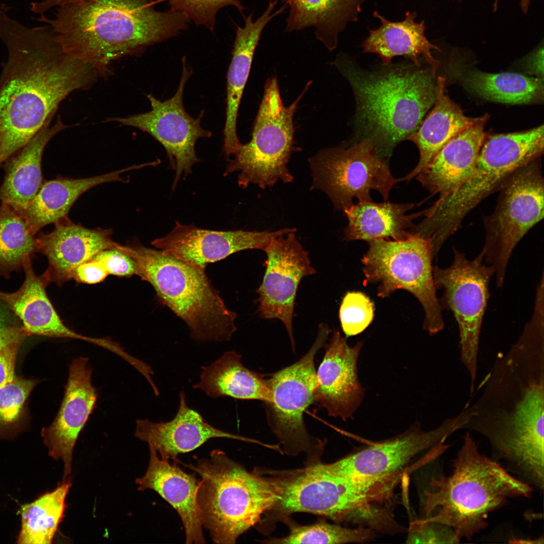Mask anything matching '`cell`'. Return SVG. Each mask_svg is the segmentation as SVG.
I'll return each mask as SVG.
<instances>
[{"label":"cell","instance_id":"6da1fadb","mask_svg":"<svg viewBox=\"0 0 544 544\" xmlns=\"http://www.w3.org/2000/svg\"><path fill=\"white\" fill-rule=\"evenodd\" d=\"M544 315L533 312L520 336L499 353L462 429L477 432L522 481L544 483Z\"/></svg>","mask_w":544,"mask_h":544},{"label":"cell","instance_id":"7a4b0ae2","mask_svg":"<svg viewBox=\"0 0 544 544\" xmlns=\"http://www.w3.org/2000/svg\"><path fill=\"white\" fill-rule=\"evenodd\" d=\"M0 5V39L7 50L0 77V167L54 116L71 93L99 75L66 53L48 26L27 27Z\"/></svg>","mask_w":544,"mask_h":544},{"label":"cell","instance_id":"3957f363","mask_svg":"<svg viewBox=\"0 0 544 544\" xmlns=\"http://www.w3.org/2000/svg\"><path fill=\"white\" fill-rule=\"evenodd\" d=\"M48 24L63 50L103 77L114 60L177 35L188 19L156 11L148 0H66Z\"/></svg>","mask_w":544,"mask_h":544},{"label":"cell","instance_id":"277c9868","mask_svg":"<svg viewBox=\"0 0 544 544\" xmlns=\"http://www.w3.org/2000/svg\"><path fill=\"white\" fill-rule=\"evenodd\" d=\"M334 64L349 82L357 102L360 138L368 139L386 159L418 128L436 99L431 70L396 65L370 72L337 56Z\"/></svg>","mask_w":544,"mask_h":544},{"label":"cell","instance_id":"5b68a950","mask_svg":"<svg viewBox=\"0 0 544 544\" xmlns=\"http://www.w3.org/2000/svg\"><path fill=\"white\" fill-rule=\"evenodd\" d=\"M448 476L433 478L425 492L426 517L418 524L450 528L458 542L468 540L488 525L491 512L515 497H528L533 488L512 475L500 463L482 454L470 432L452 463Z\"/></svg>","mask_w":544,"mask_h":544},{"label":"cell","instance_id":"8992f818","mask_svg":"<svg viewBox=\"0 0 544 544\" xmlns=\"http://www.w3.org/2000/svg\"><path fill=\"white\" fill-rule=\"evenodd\" d=\"M543 125L519 132L486 135L468 178L426 210L415 231L428 239L437 253L460 227L465 216L486 197L499 190L517 169L541 156Z\"/></svg>","mask_w":544,"mask_h":544},{"label":"cell","instance_id":"52a82bcc","mask_svg":"<svg viewBox=\"0 0 544 544\" xmlns=\"http://www.w3.org/2000/svg\"><path fill=\"white\" fill-rule=\"evenodd\" d=\"M121 251L133 260L138 276L152 285L162 303L186 323L194 339H230L237 329V315L227 307L205 269L137 243L123 245Z\"/></svg>","mask_w":544,"mask_h":544},{"label":"cell","instance_id":"ba28073f","mask_svg":"<svg viewBox=\"0 0 544 544\" xmlns=\"http://www.w3.org/2000/svg\"><path fill=\"white\" fill-rule=\"evenodd\" d=\"M254 471L275 490L276 502L265 513L275 520L283 521L293 513L306 512L343 521L358 512L371 510L373 504L389 499L395 488L394 481L390 476L341 475L328 470L320 462L295 469L256 468Z\"/></svg>","mask_w":544,"mask_h":544},{"label":"cell","instance_id":"9c48e42d","mask_svg":"<svg viewBox=\"0 0 544 544\" xmlns=\"http://www.w3.org/2000/svg\"><path fill=\"white\" fill-rule=\"evenodd\" d=\"M186 465L200 476L197 500L200 521L215 543H235L261 522L262 515L276 502V493L267 481L221 450H213L195 465Z\"/></svg>","mask_w":544,"mask_h":544},{"label":"cell","instance_id":"30bf717a","mask_svg":"<svg viewBox=\"0 0 544 544\" xmlns=\"http://www.w3.org/2000/svg\"><path fill=\"white\" fill-rule=\"evenodd\" d=\"M289 106L282 99L276 77L268 79L255 119L251 140L241 144L229 159L224 175L239 171L238 184L244 189L254 184L262 189L278 181L289 183L293 177L287 168L294 147L293 116L298 104L307 90Z\"/></svg>","mask_w":544,"mask_h":544},{"label":"cell","instance_id":"8fae6325","mask_svg":"<svg viewBox=\"0 0 544 544\" xmlns=\"http://www.w3.org/2000/svg\"><path fill=\"white\" fill-rule=\"evenodd\" d=\"M362 259L367 283L378 285L377 295L388 297L399 289L413 294L425 312L423 327L430 335L443 330L444 321L436 294L429 240L410 232L401 240L378 239L368 242Z\"/></svg>","mask_w":544,"mask_h":544},{"label":"cell","instance_id":"7c38bea8","mask_svg":"<svg viewBox=\"0 0 544 544\" xmlns=\"http://www.w3.org/2000/svg\"><path fill=\"white\" fill-rule=\"evenodd\" d=\"M540 157L521 167L503 183L494 211L484 218L486 238L481 251L503 287L512 253L544 215V180Z\"/></svg>","mask_w":544,"mask_h":544},{"label":"cell","instance_id":"4fadbf2b","mask_svg":"<svg viewBox=\"0 0 544 544\" xmlns=\"http://www.w3.org/2000/svg\"><path fill=\"white\" fill-rule=\"evenodd\" d=\"M329 332L326 324H321L316 339L308 352L299 361L266 380L271 393L270 401L265 402L268 424L284 451L294 456L306 453L310 458L308 464L320 462L325 443L309 435L303 414L315 401V357L324 346Z\"/></svg>","mask_w":544,"mask_h":544},{"label":"cell","instance_id":"5bb4252c","mask_svg":"<svg viewBox=\"0 0 544 544\" xmlns=\"http://www.w3.org/2000/svg\"><path fill=\"white\" fill-rule=\"evenodd\" d=\"M453 253L449 266H433V279L436 290L443 291L439 299L442 310L451 311L458 324L460 360L469 374L471 395L477 375L481 330L495 271L485 262L482 251L471 259L455 248Z\"/></svg>","mask_w":544,"mask_h":544},{"label":"cell","instance_id":"9a60e30c","mask_svg":"<svg viewBox=\"0 0 544 544\" xmlns=\"http://www.w3.org/2000/svg\"><path fill=\"white\" fill-rule=\"evenodd\" d=\"M309 162L312 188L322 191L343 211L354 204V198L372 201L371 190L387 201L391 189L400 181L391 174L386 159L378 155L366 139L321 150Z\"/></svg>","mask_w":544,"mask_h":544},{"label":"cell","instance_id":"2e32d148","mask_svg":"<svg viewBox=\"0 0 544 544\" xmlns=\"http://www.w3.org/2000/svg\"><path fill=\"white\" fill-rule=\"evenodd\" d=\"M182 72L178 89L171 98L161 101L148 94L152 109L147 112L125 118H110L106 121H116L136 127L148 133L158 141L167 154L171 168L175 171L173 184L174 189L181 176L191 174L193 165L200 161L195 152V145L199 138H210L212 133L200 126L202 110L196 118L192 117L184 109L183 104L184 88L192 73L182 59Z\"/></svg>","mask_w":544,"mask_h":544},{"label":"cell","instance_id":"e0dca14e","mask_svg":"<svg viewBox=\"0 0 544 544\" xmlns=\"http://www.w3.org/2000/svg\"><path fill=\"white\" fill-rule=\"evenodd\" d=\"M467 420V414L462 411L429 431H423L417 422L395 437L324 465L333 473L360 478H378L406 470L407 464L415 456L444 443L450 435L462 429Z\"/></svg>","mask_w":544,"mask_h":544},{"label":"cell","instance_id":"ac0fdd59","mask_svg":"<svg viewBox=\"0 0 544 544\" xmlns=\"http://www.w3.org/2000/svg\"><path fill=\"white\" fill-rule=\"evenodd\" d=\"M296 231L273 238L264 250L266 269L256 290L259 316L283 323L294 351L292 319L297 291L304 277L316 273L308 253L296 237Z\"/></svg>","mask_w":544,"mask_h":544},{"label":"cell","instance_id":"d6986e66","mask_svg":"<svg viewBox=\"0 0 544 544\" xmlns=\"http://www.w3.org/2000/svg\"><path fill=\"white\" fill-rule=\"evenodd\" d=\"M295 230L286 228L275 231H220L176 222L169 233L155 239L151 244L158 249L205 269L208 264L242 250L264 251L273 238Z\"/></svg>","mask_w":544,"mask_h":544},{"label":"cell","instance_id":"ffe728a7","mask_svg":"<svg viewBox=\"0 0 544 544\" xmlns=\"http://www.w3.org/2000/svg\"><path fill=\"white\" fill-rule=\"evenodd\" d=\"M89 358L79 357L69 366V375L58 412L41 435L48 454L63 462V481L72 472L74 449L80 433L96 404L98 392L91 380L92 368Z\"/></svg>","mask_w":544,"mask_h":544},{"label":"cell","instance_id":"44dd1931","mask_svg":"<svg viewBox=\"0 0 544 544\" xmlns=\"http://www.w3.org/2000/svg\"><path fill=\"white\" fill-rule=\"evenodd\" d=\"M363 344L359 342L350 347L340 332L335 331L326 346L316 372L314 403L324 408L330 417H339L344 421L353 419L364 399L365 389L361 384L357 369Z\"/></svg>","mask_w":544,"mask_h":544},{"label":"cell","instance_id":"7402d4cb","mask_svg":"<svg viewBox=\"0 0 544 544\" xmlns=\"http://www.w3.org/2000/svg\"><path fill=\"white\" fill-rule=\"evenodd\" d=\"M54 225L53 231L40 233L36 240L37 252L48 261L44 273L50 283L58 286L73 279L76 268L98 252L117 249L120 245L112 239L111 229L87 228L74 223L68 217Z\"/></svg>","mask_w":544,"mask_h":544},{"label":"cell","instance_id":"603a6c76","mask_svg":"<svg viewBox=\"0 0 544 544\" xmlns=\"http://www.w3.org/2000/svg\"><path fill=\"white\" fill-rule=\"evenodd\" d=\"M179 396L178 409L171 421L158 423L147 419L136 421L135 437L153 447L161 458L177 461L179 454L191 451L214 438L251 441L208 424L198 412L187 405L183 392H180Z\"/></svg>","mask_w":544,"mask_h":544},{"label":"cell","instance_id":"cb8c5ba5","mask_svg":"<svg viewBox=\"0 0 544 544\" xmlns=\"http://www.w3.org/2000/svg\"><path fill=\"white\" fill-rule=\"evenodd\" d=\"M32 258H27L24 263L25 278L20 288L11 293L0 291V300L21 319L27 335L74 338L107 348L109 344L108 338L85 336L63 323L47 297L46 288L50 283L48 278L45 273L41 276L35 275Z\"/></svg>","mask_w":544,"mask_h":544},{"label":"cell","instance_id":"d4e9b609","mask_svg":"<svg viewBox=\"0 0 544 544\" xmlns=\"http://www.w3.org/2000/svg\"><path fill=\"white\" fill-rule=\"evenodd\" d=\"M277 0H269L263 14L256 20L252 14L244 17L243 27H237L232 57L227 77L226 120L223 152L229 159L241 145L237 133V121L243 91L260 36L267 24L285 8L273 13Z\"/></svg>","mask_w":544,"mask_h":544},{"label":"cell","instance_id":"484cf974","mask_svg":"<svg viewBox=\"0 0 544 544\" xmlns=\"http://www.w3.org/2000/svg\"><path fill=\"white\" fill-rule=\"evenodd\" d=\"M149 447V465L145 474L135 480L138 489L155 491L175 509L184 527L186 543H205L197 500L198 481L194 475L160 458L153 447Z\"/></svg>","mask_w":544,"mask_h":544},{"label":"cell","instance_id":"4316f807","mask_svg":"<svg viewBox=\"0 0 544 544\" xmlns=\"http://www.w3.org/2000/svg\"><path fill=\"white\" fill-rule=\"evenodd\" d=\"M488 114L450 140L416 177L433 194L442 197L455 189L472 173L487 135Z\"/></svg>","mask_w":544,"mask_h":544},{"label":"cell","instance_id":"83f0119b","mask_svg":"<svg viewBox=\"0 0 544 544\" xmlns=\"http://www.w3.org/2000/svg\"><path fill=\"white\" fill-rule=\"evenodd\" d=\"M53 117L49 118L33 138L5 163L0 201L18 212L27 208L43 182L41 162L47 144L56 133L70 127L60 117L51 124Z\"/></svg>","mask_w":544,"mask_h":544},{"label":"cell","instance_id":"f1b7e54d","mask_svg":"<svg viewBox=\"0 0 544 544\" xmlns=\"http://www.w3.org/2000/svg\"><path fill=\"white\" fill-rule=\"evenodd\" d=\"M373 16L381 24L375 29L369 30L361 45L363 52L376 54L384 65H388L393 57L404 55L420 67L419 58L423 56L435 75L440 63L432 51L440 49L426 37L425 21L417 22L416 12H406L404 19L398 22L389 21L377 11L373 12Z\"/></svg>","mask_w":544,"mask_h":544},{"label":"cell","instance_id":"f546056e","mask_svg":"<svg viewBox=\"0 0 544 544\" xmlns=\"http://www.w3.org/2000/svg\"><path fill=\"white\" fill-rule=\"evenodd\" d=\"M134 165L118 171L89 178L73 179L59 177L43 181L34 198L27 208L18 212L28 227L36 235L42 228L68 217V213L78 198L90 189L104 183L123 181L121 175L140 168Z\"/></svg>","mask_w":544,"mask_h":544},{"label":"cell","instance_id":"4dcf8cb0","mask_svg":"<svg viewBox=\"0 0 544 544\" xmlns=\"http://www.w3.org/2000/svg\"><path fill=\"white\" fill-rule=\"evenodd\" d=\"M434 107L417 130L407 139L418 147L420 159L416 167L400 181L416 177L431 162L438 152L450 140L471 126L482 116L470 117L448 96L445 91V79L438 77L436 84Z\"/></svg>","mask_w":544,"mask_h":544},{"label":"cell","instance_id":"1f68e13d","mask_svg":"<svg viewBox=\"0 0 544 544\" xmlns=\"http://www.w3.org/2000/svg\"><path fill=\"white\" fill-rule=\"evenodd\" d=\"M289 8L286 30L291 32L313 27L316 38L329 50L348 24L358 20L366 0H284Z\"/></svg>","mask_w":544,"mask_h":544},{"label":"cell","instance_id":"d6a6232c","mask_svg":"<svg viewBox=\"0 0 544 544\" xmlns=\"http://www.w3.org/2000/svg\"><path fill=\"white\" fill-rule=\"evenodd\" d=\"M414 203H374L359 201L343 212L348 224L344 230V239L347 241L363 240L367 242L378 239L406 238L414 227L413 221L425 214L423 211L412 215L405 213Z\"/></svg>","mask_w":544,"mask_h":544},{"label":"cell","instance_id":"836d02e7","mask_svg":"<svg viewBox=\"0 0 544 544\" xmlns=\"http://www.w3.org/2000/svg\"><path fill=\"white\" fill-rule=\"evenodd\" d=\"M199 382L193 388L217 398L228 396L241 400L267 402L271 393L263 376L246 368L241 356L234 351L226 352L210 365L201 367Z\"/></svg>","mask_w":544,"mask_h":544},{"label":"cell","instance_id":"e575fe53","mask_svg":"<svg viewBox=\"0 0 544 544\" xmlns=\"http://www.w3.org/2000/svg\"><path fill=\"white\" fill-rule=\"evenodd\" d=\"M72 483L63 481L54 490L31 503L21 506L18 543H51L66 508L65 499Z\"/></svg>","mask_w":544,"mask_h":544},{"label":"cell","instance_id":"d590c367","mask_svg":"<svg viewBox=\"0 0 544 544\" xmlns=\"http://www.w3.org/2000/svg\"><path fill=\"white\" fill-rule=\"evenodd\" d=\"M467 88L483 98L496 102L522 104L542 102L543 81L516 73L490 74L473 71L466 77Z\"/></svg>","mask_w":544,"mask_h":544},{"label":"cell","instance_id":"8d00e7d4","mask_svg":"<svg viewBox=\"0 0 544 544\" xmlns=\"http://www.w3.org/2000/svg\"><path fill=\"white\" fill-rule=\"evenodd\" d=\"M21 215L9 205L0 206V276L23 268L37 252L36 237Z\"/></svg>","mask_w":544,"mask_h":544},{"label":"cell","instance_id":"74e56055","mask_svg":"<svg viewBox=\"0 0 544 544\" xmlns=\"http://www.w3.org/2000/svg\"><path fill=\"white\" fill-rule=\"evenodd\" d=\"M284 522L289 527V533L281 538H270L265 542L270 543H345L360 542L370 540L375 536L371 528L362 527L348 528L338 525L320 522L301 525L290 521L289 517Z\"/></svg>","mask_w":544,"mask_h":544},{"label":"cell","instance_id":"f35d334b","mask_svg":"<svg viewBox=\"0 0 544 544\" xmlns=\"http://www.w3.org/2000/svg\"><path fill=\"white\" fill-rule=\"evenodd\" d=\"M374 311V304L365 294L348 292L339 310L341 327L346 336H354L363 331L372 322Z\"/></svg>","mask_w":544,"mask_h":544},{"label":"cell","instance_id":"ab89813d","mask_svg":"<svg viewBox=\"0 0 544 544\" xmlns=\"http://www.w3.org/2000/svg\"><path fill=\"white\" fill-rule=\"evenodd\" d=\"M36 382L15 377L0 387V431L15 424Z\"/></svg>","mask_w":544,"mask_h":544},{"label":"cell","instance_id":"60d3db41","mask_svg":"<svg viewBox=\"0 0 544 544\" xmlns=\"http://www.w3.org/2000/svg\"><path fill=\"white\" fill-rule=\"evenodd\" d=\"M171 10L183 14L196 25L213 30L217 12L225 7H235L242 13L244 9L239 0H167Z\"/></svg>","mask_w":544,"mask_h":544},{"label":"cell","instance_id":"b9f144b4","mask_svg":"<svg viewBox=\"0 0 544 544\" xmlns=\"http://www.w3.org/2000/svg\"><path fill=\"white\" fill-rule=\"evenodd\" d=\"M91 259L100 262L108 275L123 277L138 276V269L133 260L117 249L102 250Z\"/></svg>","mask_w":544,"mask_h":544},{"label":"cell","instance_id":"7bdbcfd3","mask_svg":"<svg viewBox=\"0 0 544 544\" xmlns=\"http://www.w3.org/2000/svg\"><path fill=\"white\" fill-rule=\"evenodd\" d=\"M108 275L106 269L100 262L91 259L76 268L73 279L79 283L95 284L103 281Z\"/></svg>","mask_w":544,"mask_h":544},{"label":"cell","instance_id":"ee69618b","mask_svg":"<svg viewBox=\"0 0 544 544\" xmlns=\"http://www.w3.org/2000/svg\"><path fill=\"white\" fill-rule=\"evenodd\" d=\"M23 341L0 348V387L15 377V366L17 353Z\"/></svg>","mask_w":544,"mask_h":544},{"label":"cell","instance_id":"f6af8a7d","mask_svg":"<svg viewBox=\"0 0 544 544\" xmlns=\"http://www.w3.org/2000/svg\"><path fill=\"white\" fill-rule=\"evenodd\" d=\"M27 335L23 327L12 323L8 314L0 307V348L23 341Z\"/></svg>","mask_w":544,"mask_h":544},{"label":"cell","instance_id":"bcb514c9","mask_svg":"<svg viewBox=\"0 0 544 544\" xmlns=\"http://www.w3.org/2000/svg\"><path fill=\"white\" fill-rule=\"evenodd\" d=\"M527 68L532 73L543 79V51L542 47L538 48L529 56L527 61Z\"/></svg>","mask_w":544,"mask_h":544},{"label":"cell","instance_id":"7dc6e473","mask_svg":"<svg viewBox=\"0 0 544 544\" xmlns=\"http://www.w3.org/2000/svg\"><path fill=\"white\" fill-rule=\"evenodd\" d=\"M498 1V0H496ZM530 4L529 0H521L520 6L521 9L524 13H526L528 10L529 6Z\"/></svg>","mask_w":544,"mask_h":544}]
</instances>
